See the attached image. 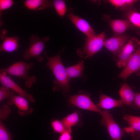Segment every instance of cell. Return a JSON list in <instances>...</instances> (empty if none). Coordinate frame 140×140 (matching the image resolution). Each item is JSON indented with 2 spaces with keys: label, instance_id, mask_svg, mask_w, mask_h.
I'll return each instance as SVG.
<instances>
[{
  "label": "cell",
  "instance_id": "cell-1",
  "mask_svg": "<svg viewBox=\"0 0 140 140\" xmlns=\"http://www.w3.org/2000/svg\"><path fill=\"white\" fill-rule=\"evenodd\" d=\"M61 53L60 51L55 55L50 57L45 51L43 53L47 60L46 66L51 70L55 78L53 82V91H61L64 95L66 96L70 92V80L61 59Z\"/></svg>",
  "mask_w": 140,
  "mask_h": 140
},
{
  "label": "cell",
  "instance_id": "cell-2",
  "mask_svg": "<svg viewBox=\"0 0 140 140\" xmlns=\"http://www.w3.org/2000/svg\"><path fill=\"white\" fill-rule=\"evenodd\" d=\"M34 63H27L23 61L16 62L8 67L0 69V73L21 78L25 81L26 86L31 88L36 81L37 78L34 76H30L28 74L29 70L32 68Z\"/></svg>",
  "mask_w": 140,
  "mask_h": 140
},
{
  "label": "cell",
  "instance_id": "cell-3",
  "mask_svg": "<svg viewBox=\"0 0 140 140\" xmlns=\"http://www.w3.org/2000/svg\"><path fill=\"white\" fill-rule=\"evenodd\" d=\"M105 38L104 32L93 36L86 37L83 47L76 50L77 55L83 59L92 57L104 46Z\"/></svg>",
  "mask_w": 140,
  "mask_h": 140
},
{
  "label": "cell",
  "instance_id": "cell-4",
  "mask_svg": "<svg viewBox=\"0 0 140 140\" xmlns=\"http://www.w3.org/2000/svg\"><path fill=\"white\" fill-rule=\"evenodd\" d=\"M48 37L41 39L38 36L32 34L30 37V44L24 51L23 57L26 60L30 58H36L38 62L43 61L44 58L41 54L44 51L46 43L49 40Z\"/></svg>",
  "mask_w": 140,
  "mask_h": 140
},
{
  "label": "cell",
  "instance_id": "cell-5",
  "mask_svg": "<svg viewBox=\"0 0 140 140\" xmlns=\"http://www.w3.org/2000/svg\"><path fill=\"white\" fill-rule=\"evenodd\" d=\"M90 96V94L88 92L80 91L77 94L71 96L69 102L73 106L80 109L99 113L101 115L102 110L93 102Z\"/></svg>",
  "mask_w": 140,
  "mask_h": 140
},
{
  "label": "cell",
  "instance_id": "cell-6",
  "mask_svg": "<svg viewBox=\"0 0 140 140\" xmlns=\"http://www.w3.org/2000/svg\"><path fill=\"white\" fill-rule=\"evenodd\" d=\"M101 115L102 118L101 124L106 127L112 140H121L122 137L124 135V130L114 120L113 115L109 110H102Z\"/></svg>",
  "mask_w": 140,
  "mask_h": 140
},
{
  "label": "cell",
  "instance_id": "cell-7",
  "mask_svg": "<svg viewBox=\"0 0 140 140\" xmlns=\"http://www.w3.org/2000/svg\"><path fill=\"white\" fill-rule=\"evenodd\" d=\"M140 71V42L118 77L124 80L135 72Z\"/></svg>",
  "mask_w": 140,
  "mask_h": 140
},
{
  "label": "cell",
  "instance_id": "cell-8",
  "mask_svg": "<svg viewBox=\"0 0 140 140\" xmlns=\"http://www.w3.org/2000/svg\"><path fill=\"white\" fill-rule=\"evenodd\" d=\"M130 40V37L125 34L117 35L105 40L104 46L114 56L118 55L125 44Z\"/></svg>",
  "mask_w": 140,
  "mask_h": 140
},
{
  "label": "cell",
  "instance_id": "cell-9",
  "mask_svg": "<svg viewBox=\"0 0 140 140\" xmlns=\"http://www.w3.org/2000/svg\"><path fill=\"white\" fill-rule=\"evenodd\" d=\"M66 16L76 27L87 37L95 36L96 34L88 22L73 13V9L69 8L67 11Z\"/></svg>",
  "mask_w": 140,
  "mask_h": 140
},
{
  "label": "cell",
  "instance_id": "cell-10",
  "mask_svg": "<svg viewBox=\"0 0 140 140\" xmlns=\"http://www.w3.org/2000/svg\"><path fill=\"white\" fill-rule=\"evenodd\" d=\"M0 83L2 85L6 87L17 93L18 95L25 97L32 102H35L32 94H29L26 90L21 88L4 73H0Z\"/></svg>",
  "mask_w": 140,
  "mask_h": 140
},
{
  "label": "cell",
  "instance_id": "cell-11",
  "mask_svg": "<svg viewBox=\"0 0 140 140\" xmlns=\"http://www.w3.org/2000/svg\"><path fill=\"white\" fill-rule=\"evenodd\" d=\"M28 101L24 97L14 94L9 99L7 104L9 105H15L18 109L19 114L22 116H25L33 111V108L30 107Z\"/></svg>",
  "mask_w": 140,
  "mask_h": 140
},
{
  "label": "cell",
  "instance_id": "cell-12",
  "mask_svg": "<svg viewBox=\"0 0 140 140\" xmlns=\"http://www.w3.org/2000/svg\"><path fill=\"white\" fill-rule=\"evenodd\" d=\"M7 31L3 29L0 35L2 42L0 45V52H12L17 51L19 47V37L17 36H7Z\"/></svg>",
  "mask_w": 140,
  "mask_h": 140
},
{
  "label": "cell",
  "instance_id": "cell-13",
  "mask_svg": "<svg viewBox=\"0 0 140 140\" xmlns=\"http://www.w3.org/2000/svg\"><path fill=\"white\" fill-rule=\"evenodd\" d=\"M83 114L78 110L65 116L61 120L65 126L67 131L72 132V128L74 126L81 127L83 125L82 120Z\"/></svg>",
  "mask_w": 140,
  "mask_h": 140
},
{
  "label": "cell",
  "instance_id": "cell-14",
  "mask_svg": "<svg viewBox=\"0 0 140 140\" xmlns=\"http://www.w3.org/2000/svg\"><path fill=\"white\" fill-rule=\"evenodd\" d=\"M135 50L133 42L130 40L124 45L118 55L117 62L118 67L119 68L125 67Z\"/></svg>",
  "mask_w": 140,
  "mask_h": 140
},
{
  "label": "cell",
  "instance_id": "cell-15",
  "mask_svg": "<svg viewBox=\"0 0 140 140\" xmlns=\"http://www.w3.org/2000/svg\"><path fill=\"white\" fill-rule=\"evenodd\" d=\"M123 118L128 124L124 130L132 137L140 135V117L125 115Z\"/></svg>",
  "mask_w": 140,
  "mask_h": 140
},
{
  "label": "cell",
  "instance_id": "cell-16",
  "mask_svg": "<svg viewBox=\"0 0 140 140\" xmlns=\"http://www.w3.org/2000/svg\"><path fill=\"white\" fill-rule=\"evenodd\" d=\"M125 105L121 99L116 100L101 93L99 101L96 104L98 108L109 109L116 107H122Z\"/></svg>",
  "mask_w": 140,
  "mask_h": 140
},
{
  "label": "cell",
  "instance_id": "cell-17",
  "mask_svg": "<svg viewBox=\"0 0 140 140\" xmlns=\"http://www.w3.org/2000/svg\"><path fill=\"white\" fill-rule=\"evenodd\" d=\"M110 25L117 35H121L127 30L132 28V25L128 19H114L110 20Z\"/></svg>",
  "mask_w": 140,
  "mask_h": 140
},
{
  "label": "cell",
  "instance_id": "cell-18",
  "mask_svg": "<svg viewBox=\"0 0 140 140\" xmlns=\"http://www.w3.org/2000/svg\"><path fill=\"white\" fill-rule=\"evenodd\" d=\"M24 6L28 9L33 11L45 10L53 7L52 1L26 0L24 2Z\"/></svg>",
  "mask_w": 140,
  "mask_h": 140
},
{
  "label": "cell",
  "instance_id": "cell-19",
  "mask_svg": "<svg viewBox=\"0 0 140 140\" xmlns=\"http://www.w3.org/2000/svg\"><path fill=\"white\" fill-rule=\"evenodd\" d=\"M119 94L122 100L125 105L131 106L134 100L135 92L131 87L125 83L119 91Z\"/></svg>",
  "mask_w": 140,
  "mask_h": 140
},
{
  "label": "cell",
  "instance_id": "cell-20",
  "mask_svg": "<svg viewBox=\"0 0 140 140\" xmlns=\"http://www.w3.org/2000/svg\"><path fill=\"white\" fill-rule=\"evenodd\" d=\"M84 62L83 60L80 61L76 65L66 67L70 80L76 78H82L84 76Z\"/></svg>",
  "mask_w": 140,
  "mask_h": 140
},
{
  "label": "cell",
  "instance_id": "cell-21",
  "mask_svg": "<svg viewBox=\"0 0 140 140\" xmlns=\"http://www.w3.org/2000/svg\"><path fill=\"white\" fill-rule=\"evenodd\" d=\"M138 1L136 0H110L108 1L116 8L124 10L129 9Z\"/></svg>",
  "mask_w": 140,
  "mask_h": 140
},
{
  "label": "cell",
  "instance_id": "cell-22",
  "mask_svg": "<svg viewBox=\"0 0 140 140\" xmlns=\"http://www.w3.org/2000/svg\"><path fill=\"white\" fill-rule=\"evenodd\" d=\"M126 13L127 18L131 24L140 28V13L130 9Z\"/></svg>",
  "mask_w": 140,
  "mask_h": 140
},
{
  "label": "cell",
  "instance_id": "cell-23",
  "mask_svg": "<svg viewBox=\"0 0 140 140\" xmlns=\"http://www.w3.org/2000/svg\"><path fill=\"white\" fill-rule=\"evenodd\" d=\"M52 3L53 6L61 18L64 17L67 11L65 1L62 0H52Z\"/></svg>",
  "mask_w": 140,
  "mask_h": 140
},
{
  "label": "cell",
  "instance_id": "cell-24",
  "mask_svg": "<svg viewBox=\"0 0 140 140\" xmlns=\"http://www.w3.org/2000/svg\"><path fill=\"white\" fill-rule=\"evenodd\" d=\"M51 124L54 133L61 134L66 131H68L61 120L53 118L51 120Z\"/></svg>",
  "mask_w": 140,
  "mask_h": 140
},
{
  "label": "cell",
  "instance_id": "cell-25",
  "mask_svg": "<svg viewBox=\"0 0 140 140\" xmlns=\"http://www.w3.org/2000/svg\"><path fill=\"white\" fill-rule=\"evenodd\" d=\"M12 0H0V26L3 25L1 20L3 11L11 8L15 4Z\"/></svg>",
  "mask_w": 140,
  "mask_h": 140
},
{
  "label": "cell",
  "instance_id": "cell-26",
  "mask_svg": "<svg viewBox=\"0 0 140 140\" xmlns=\"http://www.w3.org/2000/svg\"><path fill=\"white\" fill-rule=\"evenodd\" d=\"M15 93L13 90L2 85L0 87V102L7 98L9 99Z\"/></svg>",
  "mask_w": 140,
  "mask_h": 140
},
{
  "label": "cell",
  "instance_id": "cell-27",
  "mask_svg": "<svg viewBox=\"0 0 140 140\" xmlns=\"http://www.w3.org/2000/svg\"><path fill=\"white\" fill-rule=\"evenodd\" d=\"M0 140H12V135L0 120Z\"/></svg>",
  "mask_w": 140,
  "mask_h": 140
},
{
  "label": "cell",
  "instance_id": "cell-28",
  "mask_svg": "<svg viewBox=\"0 0 140 140\" xmlns=\"http://www.w3.org/2000/svg\"><path fill=\"white\" fill-rule=\"evenodd\" d=\"M11 111V109L9 106L6 104L3 105L0 109V120H4L6 118Z\"/></svg>",
  "mask_w": 140,
  "mask_h": 140
},
{
  "label": "cell",
  "instance_id": "cell-29",
  "mask_svg": "<svg viewBox=\"0 0 140 140\" xmlns=\"http://www.w3.org/2000/svg\"><path fill=\"white\" fill-rule=\"evenodd\" d=\"M133 108L140 109V93L135 92V95L132 104Z\"/></svg>",
  "mask_w": 140,
  "mask_h": 140
},
{
  "label": "cell",
  "instance_id": "cell-30",
  "mask_svg": "<svg viewBox=\"0 0 140 140\" xmlns=\"http://www.w3.org/2000/svg\"><path fill=\"white\" fill-rule=\"evenodd\" d=\"M71 133L66 131L60 134L57 140H73Z\"/></svg>",
  "mask_w": 140,
  "mask_h": 140
},
{
  "label": "cell",
  "instance_id": "cell-31",
  "mask_svg": "<svg viewBox=\"0 0 140 140\" xmlns=\"http://www.w3.org/2000/svg\"><path fill=\"white\" fill-rule=\"evenodd\" d=\"M140 139V136H135L133 137V140H139Z\"/></svg>",
  "mask_w": 140,
  "mask_h": 140
}]
</instances>
